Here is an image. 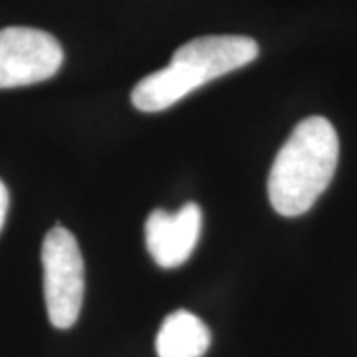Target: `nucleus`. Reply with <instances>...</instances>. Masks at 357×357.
<instances>
[{"label":"nucleus","instance_id":"1","mask_svg":"<svg viewBox=\"0 0 357 357\" xmlns=\"http://www.w3.org/2000/svg\"><path fill=\"white\" fill-rule=\"evenodd\" d=\"M340 139L326 117H307L282 145L268 177V197L282 217L307 213L332 183Z\"/></svg>","mask_w":357,"mask_h":357},{"label":"nucleus","instance_id":"2","mask_svg":"<svg viewBox=\"0 0 357 357\" xmlns=\"http://www.w3.org/2000/svg\"><path fill=\"white\" fill-rule=\"evenodd\" d=\"M258 56V44L248 36H203L183 44L171 64L145 76L131 91L133 105L155 114L187 98L204 84L250 64Z\"/></svg>","mask_w":357,"mask_h":357},{"label":"nucleus","instance_id":"3","mask_svg":"<svg viewBox=\"0 0 357 357\" xmlns=\"http://www.w3.org/2000/svg\"><path fill=\"white\" fill-rule=\"evenodd\" d=\"M44 298L50 324L68 330L77 321L84 304L86 272L76 236L70 230L52 229L42 244Z\"/></svg>","mask_w":357,"mask_h":357},{"label":"nucleus","instance_id":"4","mask_svg":"<svg viewBox=\"0 0 357 357\" xmlns=\"http://www.w3.org/2000/svg\"><path fill=\"white\" fill-rule=\"evenodd\" d=\"M62 60L60 42L44 30L26 26L0 30V89L44 82L60 70Z\"/></svg>","mask_w":357,"mask_h":357},{"label":"nucleus","instance_id":"5","mask_svg":"<svg viewBox=\"0 0 357 357\" xmlns=\"http://www.w3.org/2000/svg\"><path fill=\"white\" fill-rule=\"evenodd\" d=\"M203 213L195 203L183 204L177 213L157 208L145 222L147 250L161 268H177L192 255L201 236Z\"/></svg>","mask_w":357,"mask_h":357},{"label":"nucleus","instance_id":"6","mask_svg":"<svg viewBox=\"0 0 357 357\" xmlns=\"http://www.w3.org/2000/svg\"><path fill=\"white\" fill-rule=\"evenodd\" d=\"M155 345L159 357H203L211 345V332L203 319L177 310L163 319Z\"/></svg>","mask_w":357,"mask_h":357},{"label":"nucleus","instance_id":"7","mask_svg":"<svg viewBox=\"0 0 357 357\" xmlns=\"http://www.w3.org/2000/svg\"><path fill=\"white\" fill-rule=\"evenodd\" d=\"M6 215H8V189H6V185L0 181V230L4 227Z\"/></svg>","mask_w":357,"mask_h":357}]
</instances>
